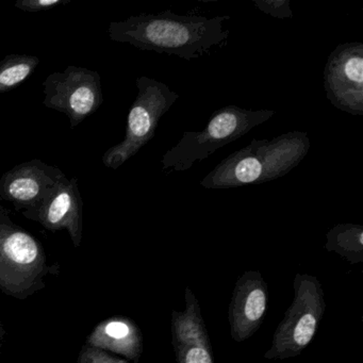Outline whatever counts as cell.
Here are the masks:
<instances>
[{"label": "cell", "instance_id": "6da1fadb", "mask_svg": "<svg viewBox=\"0 0 363 363\" xmlns=\"http://www.w3.org/2000/svg\"><path fill=\"white\" fill-rule=\"evenodd\" d=\"M228 20L230 16H178L165 10L110 23L108 33L112 41L130 44L143 52L191 61L210 55L213 48L226 45L230 31L224 30L223 24Z\"/></svg>", "mask_w": 363, "mask_h": 363}, {"label": "cell", "instance_id": "7a4b0ae2", "mask_svg": "<svg viewBox=\"0 0 363 363\" xmlns=\"http://www.w3.org/2000/svg\"><path fill=\"white\" fill-rule=\"evenodd\" d=\"M307 133L292 131L272 140L254 139L229 155L201 179L206 189L241 188L272 182L290 173L309 152Z\"/></svg>", "mask_w": 363, "mask_h": 363}, {"label": "cell", "instance_id": "3957f363", "mask_svg": "<svg viewBox=\"0 0 363 363\" xmlns=\"http://www.w3.org/2000/svg\"><path fill=\"white\" fill-rule=\"evenodd\" d=\"M274 110H248L230 105L213 112L201 131H186L161 159L163 173L188 171L197 161L247 135L275 116Z\"/></svg>", "mask_w": 363, "mask_h": 363}, {"label": "cell", "instance_id": "277c9868", "mask_svg": "<svg viewBox=\"0 0 363 363\" xmlns=\"http://www.w3.org/2000/svg\"><path fill=\"white\" fill-rule=\"evenodd\" d=\"M135 84L138 94L127 116L124 141L110 147L103 156L104 165L113 171L154 139L161 118L180 97L167 84L154 78L141 76Z\"/></svg>", "mask_w": 363, "mask_h": 363}, {"label": "cell", "instance_id": "5b68a950", "mask_svg": "<svg viewBox=\"0 0 363 363\" xmlns=\"http://www.w3.org/2000/svg\"><path fill=\"white\" fill-rule=\"evenodd\" d=\"M293 288L294 298L278 325L264 358L288 359L301 354L311 343L324 315V291L318 278L296 274Z\"/></svg>", "mask_w": 363, "mask_h": 363}, {"label": "cell", "instance_id": "8992f818", "mask_svg": "<svg viewBox=\"0 0 363 363\" xmlns=\"http://www.w3.org/2000/svg\"><path fill=\"white\" fill-rule=\"evenodd\" d=\"M43 86V105L65 114L72 129L94 114L104 103L101 76L86 67L69 65L63 72L50 74Z\"/></svg>", "mask_w": 363, "mask_h": 363}, {"label": "cell", "instance_id": "52a82bcc", "mask_svg": "<svg viewBox=\"0 0 363 363\" xmlns=\"http://www.w3.org/2000/svg\"><path fill=\"white\" fill-rule=\"evenodd\" d=\"M327 99L337 109L363 116V43L340 44L324 69Z\"/></svg>", "mask_w": 363, "mask_h": 363}, {"label": "cell", "instance_id": "ba28073f", "mask_svg": "<svg viewBox=\"0 0 363 363\" xmlns=\"http://www.w3.org/2000/svg\"><path fill=\"white\" fill-rule=\"evenodd\" d=\"M67 178L62 169L40 159L16 165L0 177V199L13 203L16 210H30L45 201Z\"/></svg>", "mask_w": 363, "mask_h": 363}, {"label": "cell", "instance_id": "9c48e42d", "mask_svg": "<svg viewBox=\"0 0 363 363\" xmlns=\"http://www.w3.org/2000/svg\"><path fill=\"white\" fill-rule=\"evenodd\" d=\"M184 311L172 312V345L177 363H214L211 341L194 293L186 286Z\"/></svg>", "mask_w": 363, "mask_h": 363}, {"label": "cell", "instance_id": "30bf717a", "mask_svg": "<svg viewBox=\"0 0 363 363\" xmlns=\"http://www.w3.org/2000/svg\"><path fill=\"white\" fill-rule=\"evenodd\" d=\"M269 303L267 284L259 272L247 271L235 282L228 310L231 337L243 342L260 328Z\"/></svg>", "mask_w": 363, "mask_h": 363}, {"label": "cell", "instance_id": "8fae6325", "mask_svg": "<svg viewBox=\"0 0 363 363\" xmlns=\"http://www.w3.org/2000/svg\"><path fill=\"white\" fill-rule=\"evenodd\" d=\"M82 197L76 177L65 178L50 196L38 207L27 210L25 216L41 220L48 227L77 228L82 218Z\"/></svg>", "mask_w": 363, "mask_h": 363}, {"label": "cell", "instance_id": "7c38bea8", "mask_svg": "<svg viewBox=\"0 0 363 363\" xmlns=\"http://www.w3.org/2000/svg\"><path fill=\"white\" fill-rule=\"evenodd\" d=\"M326 250L337 252L348 262L363 261V227L356 224H339L327 233Z\"/></svg>", "mask_w": 363, "mask_h": 363}, {"label": "cell", "instance_id": "4fadbf2b", "mask_svg": "<svg viewBox=\"0 0 363 363\" xmlns=\"http://www.w3.org/2000/svg\"><path fill=\"white\" fill-rule=\"evenodd\" d=\"M39 65V57L30 55H8L0 60V94L20 86L30 78Z\"/></svg>", "mask_w": 363, "mask_h": 363}, {"label": "cell", "instance_id": "5bb4252c", "mask_svg": "<svg viewBox=\"0 0 363 363\" xmlns=\"http://www.w3.org/2000/svg\"><path fill=\"white\" fill-rule=\"evenodd\" d=\"M11 224L8 223L7 233L3 239V250L8 258L20 264H29L37 259L39 247L37 242L28 233L22 230L10 228Z\"/></svg>", "mask_w": 363, "mask_h": 363}, {"label": "cell", "instance_id": "9a60e30c", "mask_svg": "<svg viewBox=\"0 0 363 363\" xmlns=\"http://www.w3.org/2000/svg\"><path fill=\"white\" fill-rule=\"evenodd\" d=\"M254 5L272 18H291L290 0H254Z\"/></svg>", "mask_w": 363, "mask_h": 363}, {"label": "cell", "instance_id": "2e32d148", "mask_svg": "<svg viewBox=\"0 0 363 363\" xmlns=\"http://www.w3.org/2000/svg\"><path fill=\"white\" fill-rule=\"evenodd\" d=\"M69 3H71V0H18L14 7L21 11L37 13V12L54 9Z\"/></svg>", "mask_w": 363, "mask_h": 363}, {"label": "cell", "instance_id": "e0dca14e", "mask_svg": "<svg viewBox=\"0 0 363 363\" xmlns=\"http://www.w3.org/2000/svg\"><path fill=\"white\" fill-rule=\"evenodd\" d=\"M106 333L114 340H133V327L122 320L109 323L106 326Z\"/></svg>", "mask_w": 363, "mask_h": 363}]
</instances>
